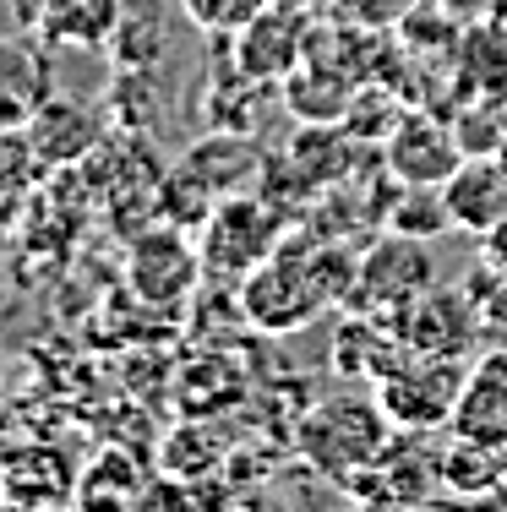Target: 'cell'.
I'll use <instances>...</instances> for the list:
<instances>
[{"instance_id": "cell-23", "label": "cell", "mask_w": 507, "mask_h": 512, "mask_svg": "<svg viewBox=\"0 0 507 512\" xmlns=\"http://www.w3.org/2000/svg\"><path fill=\"white\" fill-rule=\"evenodd\" d=\"M306 6H328V0H306Z\"/></svg>"}, {"instance_id": "cell-5", "label": "cell", "mask_w": 507, "mask_h": 512, "mask_svg": "<svg viewBox=\"0 0 507 512\" xmlns=\"http://www.w3.org/2000/svg\"><path fill=\"white\" fill-rule=\"evenodd\" d=\"M279 240H284V218L268 207V197H251V191L224 197L208 213V224L197 229L202 267H208V273H224V278H246Z\"/></svg>"}, {"instance_id": "cell-21", "label": "cell", "mask_w": 507, "mask_h": 512, "mask_svg": "<svg viewBox=\"0 0 507 512\" xmlns=\"http://www.w3.org/2000/svg\"><path fill=\"white\" fill-rule=\"evenodd\" d=\"M257 6H262V0H180V11H186L197 28H208V33H235V28H246Z\"/></svg>"}, {"instance_id": "cell-19", "label": "cell", "mask_w": 507, "mask_h": 512, "mask_svg": "<svg viewBox=\"0 0 507 512\" xmlns=\"http://www.w3.org/2000/svg\"><path fill=\"white\" fill-rule=\"evenodd\" d=\"M448 126H453V142L464 158H497L507 142V104H491V99L464 104Z\"/></svg>"}, {"instance_id": "cell-9", "label": "cell", "mask_w": 507, "mask_h": 512, "mask_svg": "<svg viewBox=\"0 0 507 512\" xmlns=\"http://www.w3.org/2000/svg\"><path fill=\"white\" fill-rule=\"evenodd\" d=\"M442 197H448L458 235L486 240L497 224H507V164L502 158H464L448 175Z\"/></svg>"}, {"instance_id": "cell-11", "label": "cell", "mask_w": 507, "mask_h": 512, "mask_svg": "<svg viewBox=\"0 0 507 512\" xmlns=\"http://www.w3.org/2000/svg\"><path fill=\"white\" fill-rule=\"evenodd\" d=\"M55 99L50 60L33 39H0V126H28Z\"/></svg>"}, {"instance_id": "cell-20", "label": "cell", "mask_w": 507, "mask_h": 512, "mask_svg": "<svg viewBox=\"0 0 507 512\" xmlns=\"http://www.w3.org/2000/svg\"><path fill=\"white\" fill-rule=\"evenodd\" d=\"M44 180V158L33 148L28 126H0V202L28 197Z\"/></svg>"}, {"instance_id": "cell-1", "label": "cell", "mask_w": 507, "mask_h": 512, "mask_svg": "<svg viewBox=\"0 0 507 512\" xmlns=\"http://www.w3.org/2000/svg\"><path fill=\"white\" fill-rule=\"evenodd\" d=\"M393 431L398 425L388 420L377 393H328L300 414L295 442H300V458L317 474L349 485L355 474H366L371 463L388 453Z\"/></svg>"}, {"instance_id": "cell-10", "label": "cell", "mask_w": 507, "mask_h": 512, "mask_svg": "<svg viewBox=\"0 0 507 512\" xmlns=\"http://www.w3.org/2000/svg\"><path fill=\"white\" fill-rule=\"evenodd\" d=\"M180 169L224 202V197H240V191L257 186V180L268 175V158L257 153V142H251L246 131H213V137H202L197 148H186Z\"/></svg>"}, {"instance_id": "cell-14", "label": "cell", "mask_w": 507, "mask_h": 512, "mask_svg": "<svg viewBox=\"0 0 507 512\" xmlns=\"http://www.w3.org/2000/svg\"><path fill=\"white\" fill-rule=\"evenodd\" d=\"M120 11H126V0H44L39 28L44 39L71 44V50H104Z\"/></svg>"}, {"instance_id": "cell-13", "label": "cell", "mask_w": 507, "mask_h": 512, "mask_svg": "<svg viewBox=\"0 0 507 512\" xmlns=\"http://www.w3.org/2000/svg\"><path fill=\"white\" fill-rule=\"evenodd\" d=\"M366 148L360 137H349L344 120H333V126H306L295 142H289V169H295V180L306 191H328L338 180L355 175V153Z\"/></svg>"}, {"instance_id": "cell-16", "label": "cell", "mask_w": 507, "mask_h": 512, "mask_svg": "<svg viewBox=\"0 0 507 512\" xmlns=\"http://www.w3.org/2000/svg\"><path fill=\"white\" fill-rule=\"evenodd\" d=\"M159 463H164L169 480H202V474H213L224 463V436L208 420H186L164 436Z\"/></svg>"}, {"instance_id": "cell-17", "label": "cell", "mask_w": 507, "mask_h": 512, "mask_svg": "<svg viewBox=\"0 0 507 512\" xmlns=\"http://www.w3.org/2000/svg\"><path fill=\"white\" fill-rule=\"evenodd\" d=\"M388 229H393V235H409V240H437V235H448V229H453V213H448L442 186H404V191L388 202Z\"/></svg>"}, {"instance_id": "cell-22", "label": "cell", "mask_w": 507, "mask_h": 512, "mask_svg": "<svg viewBox=\"0 0 507 512\" xmlns=\"http://www.w3.org/2000/svg\"><path fill=\"white\" fill-rule=\"evenodd\" d=\"M497 158H502V164H507V142H502V153H497Z\"/></svg>"}, {"instance_id": "cell-2", "label": "cell", "mask_w": 507, "mask_h": 512, "mask_svg": "<svg viewBox=\"0 0 507 512\" xmlns=\"http://www.w3.org/2000/svg\"><path fill=\"white\" fill-rule=\"evenodd\" d=\"M437 284V256H431V240H409V235H382L360 251L355 262V289H349V306L388 316L398 327L404 311L415 306L426 289Z\"/></svg>"}, {"instance_id": "cell-7", "label": "cell", "mask_w": 507, "mask_h": 512, "mask_svg": "<svg viewBox=\"0 0 507 512\" xmlns=\"http://www.w3.org/2000/svg\"><path fill=\"white\" fill-rule=\"evenodd\" d=\"M458 164H464V153L453 142V126L437 115H420V109H409L382 142V175L398 186H448Z\"/></svg>"}, {"instance_id": "cell-12", "label": "cell", "mask_w": 507, "mask_h": 512, "mask_svg": "<svg viewBox=\"0 0 507 512\" xmlns=\"http://www.w3.org/2000/svg\"><path fill=\"white\" fill-rule=\"evenodd\" d=\"M28 137H33V148H39L44 169L77 164V158L99 153V109L66 99V93H55V99L28 120Z\"/></svg>"}, {"instance_id": "cell-8", "label": "cell", "mask_w": 507, "mask_h": 512, "mask_svg": "<svg viewBox=\"0 0 507 512\" xmlns=\"http://www.w3.org/2000/svg\"><path fill=\"white\" fill-rule=\"evenodd\" d=\"M398 333H404V344L415 349V355L464 360L469 349H475V338L486 333V322H480L475 295H458V289H448V284H431L426 295L404 311Z\"/></svg>"}, {"instance_id": "cell-6", "label": "cell", "mask_w": 507, "mask_h": 512, "mask_svg": "<svg viewBox=\"0 0 507 512\" xmlns=\"http://www.w3.org/2000/svg\"><path fill=\"white\" fill-rule=\"evenodd\" d=\"M235 66L246 77L262 82H284L300 71V60L311 55V17H306V0H262L251 11L246 28H235Z\"/></svg>"}, {"instance_id": "cell-18", "label": "cell", "mask_w": 507, "mask_h": 512, "mask_svg": "<svg viewBox=\"0 0 507 512\" xmlns=\"http://www.w3.org/2000/svg\"><path fill=\"white\" fill-rule=\"evenodd\" d=\"M502 474H507L502 447L464 442V436H458V447L442 458V485H448V491H464V496H480V491L491 496V491L502 485Z\"/></svg>"}, {"instance_id": "cell-4", "label": "cell", "mask_w": 507, "mask_h": 512, "mask_svg": "<svg viewBox=\"0 0 507 512\" xmlns=\"http://www.w3.org/2000/svg\"><path fill=\"white\" fill-rule=\"evenodd\" d=\"M202 273L208 267H202V251L191 240V229L164 224V218L153 229H142V235H131V246H126V284L142 306L175 311L180 300H191Z\"/></svg>"}, {"instance_id": "cell-3", "label": "cell", "mask_w": 507, "mask_h": 512, "mask_svg": "<svg viewBox=\"0 0 507 512\" xmlns=\"http://www.w3.org/2000/svg\"><path fill=\"white\" fill-rule=\"evenodd\" d=\"M464 387H469V365L464 360L415 355V349H409V355L377 382V398H382V409H388V420L398 425V431L426 436V431L453 425Z\"/></svg>"}, {"instance_id": "cell-15", "label": "cell", "mask_w": 507, "mask_h": 512, "mask_svg": "<svg viewBox=\"0 0 507 512\" xmlns=\"http://www.w3.org/2000/svg\"><path fill=\"white\" fill-rule=\"evenodd\" d=\"M164 50H169V28L159 17V0H137V6L120 11V22L110 33V55H115L120 71L148 77V71L164 60Z\"/></svg>"}]
</instances>
